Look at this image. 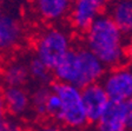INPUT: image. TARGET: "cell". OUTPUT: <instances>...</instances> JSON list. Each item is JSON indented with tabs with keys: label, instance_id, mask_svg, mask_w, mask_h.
<instances>
[{
	"label": "cell",
	"instance_id": "cell-2",
	"mask_svg": "<svg viewBox=\"0 0 132 131\" xmlns=\"http://www.w3.org/2000/svg\"><path fill=\"white\" fill-rule=\"evenodd\" d=\"M52 72L57 82L82 89L102 82L106 67L85 46H73Z\"/></svg>",
	"mask_w": 132,
	"mask_h": 131
},
{
	"label": "cell",
	"instance_id": "cell-18",
	"mask_svg": "<svg viewBox=\"0 0 132 131\" xmlns=\"http://www.w3.org/2000/svg\"><path fill=\"white\" fill-rule=\"evenodd\" d=\"M124 110H125V118H126L127 130L132 131V99L124 103Z\"/></svg>",
	"mask_w": 132,
	"mask_h": 131
},
{
	"label": "cell",
	"instance_id": "cell-7",
	"mask_svg": "<svg viewBox=\"0 0 132 131\" xmlns=\"http://www.w3.org/2000/svg\"><path fill=\"white\" fill-rule=\"evenodd\" d=\"M25 28L18 17L0 7V52H10L22 43Z\"/></svg>",
	"mask_w": 132,
	"mask_h": 131
},
{
	"label": "cell",
	"instance_id": "cell-9",
	"mask_svg": "<svg viewBox=\"0 0 132 131\" xmlns=\"http://www.w3.org/2000/svg\"><path fill=\"white\" fill-rule=\"evenodd\" d=\"M3 101L8 117L20 118L31 111V93L25 86H3Z\"/></svg>",
	"mask_w": 132,
	"mask_h": 131
},
{
	"label": "cell",
	"instance_id": "cell-3",
	"mask_svg": "<svg viewBox=\"0 0 132 131\" xmlns=\"http://www.w3.org/2000/svg\"><path fill=\"white\" fill-rule=\"evenodd\" d=\"M59 98V109L54 120L65 130H82L90 122L82 104L81 89L66 83L51 84Z\"/></svg>",
	"mask_w": 132,
	"mask_h": 131
},
{
	"label": "cell",
	"instance_id": "cell-16",
	"mask_svg": "<svg viewBox=\"0 0 132 131\" xmlns=\"http://www.w3.org/2000/svg\"><path fill=\"white\" fill-rule=\"evenodd\" d=\"M0 131H25L22 125L15 119V118L8 117L6 123L4 124V126L1 128Z\"/></svg>",
	"mask_w": 132,
	"mask_h": 131
},
{
	"label": "cell",
	"instance_id": "cell-14",
	"mask_svg": "<svg viewBox=\"0 0 132 131\" xmlns=\"http://www.w3.org/2000/svg\"><path fill=\"white\" fill-rule=\"evenodd\" d=\"M28 68L30 79L36 82L38 85H50L53 78V72L50 67H47L40 59L32 56L26 60Z\"/></svg>",
	"mask_w": 132,
	"mask_h": 131
},
{
	"label": "cell",
	"instance_id": "cell-8",
	"mask_svg": "<svg viewBox=\"0 0 132 131\" xmlns=\"http://www.w3.org/2000/svg\"><path fill=\"white\" fill-rule=\"evenodd\" d=\"M81 98L88 122L94 123L102 117V115L111 104V99L102 83H94L82 87Z\"/></svg>",
	"mask_w": 132,
	"mask_h": 131
},
{
	"label": "cell",
	"instance_id": "cell-21",
	"mask_svg": "<svg viewBox=\"0 0 132 131\" xmlns=\"http://www.w3.org/2000/svg\"><path fill=\"white\" fill-rule=\"evenodd\" d=\"M3 1H4V0H0V5H1V3H3Z\"/></svg>",
	"mask_w": 132,
	"mask_h": 131
},
{
	"label": "cell",
	"instance_id": "cell-20",
	"mask_svg": "<svg viewBox=\"0 0 132 131\" xmlns=\"http://www.w3.org/2000/svg\"><path fill=\"white\" fill-rule=\"evenodd\" d=\"M125 60L129 61L130 65H132V36L126 39L125 44Z\"/></svg>",
	"mask_w": 132,
	"mask_h": 131
},
{
	"label": "cell",
	"instance_id": "cell-6",
	"mask_svg": "<svg viewBox=\"0 0 132 131\" xmlns=\"http://www.w3.org/2000/svg\"><path fill=\"white\" fill-rule=\"evenodd\" d=\"M110 0H72L69 20L72 28L84 33L92 22L105 14Z\"/></svg>",
	"mask_w": 132,
	"mask_h": 131
},
{
	"label": "cell",
	"instance_id": "cell-1",
	"mask_svg": "<svg viewBox=\"0 0 132 131\" xmlns=\"http://www.w3.org/2000/svg\"><path fill=\"white\" fill-rule=\"evenodd\" d=\"M84 34V46L105 65L112 68L125 60L126 37L107 14L97 18Z\"/></svg>",
	"mask_w": 132,
	"mask_h": 131
},
{
	"label": "cell",
	"instance_id": "cell-19",
	"mask_svg": "<svg viewBox=\"0 0 132 131\" xmlns=\"http://www.w3.org/2000/svg\"><path fill=\"white\" fill-rule=\"evenodd\" d=\"M7 118H8V115L6 112L4 101H3V85H0V130L4 126V124L6 123Z\"/></svg>",
	"mask_w": 132,
	"mask_h": 131
},
{
	"label": "cell",
	"instance_id": "cell-5",
	"mask_svg": "<svg viewBox=\"0 0 132 131\" xmlns=\"http://www.w3.org/2000/svg\"><path fill=\"white\" fill-rule=\"evenodd\" d=\"M111 102H125L132 99V65H118L105 73L102 79Z\"/></svg>",
	"mask_w": 132,
	"mask_h": 131
},
{
	"label": "cell",
	"instance_id": "cell-17",
	"mask_svg": "<svg viewBox=\"0 0 132 131\" xmlns=\"http://www.w3.org/2000/svg\"><path fill=\"white\" fill-rule=\"evenodd\" d=\"M32 131H66V130L58 123H44L36 126Z\"/></svg>",
	"mask_w": 132,
	"mask_h": 131
},
{
	"label": "cell",
	"instance_id": "cell-4",
	"mask_svg": "<svg viewBox=\"0 0 132 131\" xmlns=\"http://www.w3.org/2000/svg\"><path fill=\"white\" fill-rule=\"evenodd\" d=\"M72 47L73 40L71 34L60 26L51 25L37 36L33 46V56L53 71Z\"/></svg>",
	"mask_w": 132,
	"mask_h": 131
},
{
	"label": "cell",
	"instance_id": "cell-15",
	"mask_svg": "<svg viewBox=\"0 0 132 131\" xmlns=\"http://www.w3.org/2000/svg\"><path fill=\"white\" fill-rule=\"evenodd\" d=\"M50 85H38L32 92H30L31 111L38 117H46V99L50 91Z\"/></svg>",
	"mask_w": 132,
	"mask_h": 131
},
{
	"label": "cell",
	"instance_id": "cell-12",
	"mask_svg": "<svg viewBox=\"0 0 132 131\" xmlns=\"http://www.w3.org/2000/svg\"><path fill=\"white\" fill-rule=\"evenodd\" d=\"M107 16L125 37L132 36V0H110Z\"/></svg>",
	"mask_w": 132,
	"mask_h": 131
},
{
	"label": "cell",
	"instance_id": "cell-13",
	"mask_svg": "<svg viewBox=\"0 0 132 131\" xmlns=\"http://www.w3.org/2000/svg\"><path fill=\"white\" fill-rule=\"evenodd\" d=\"M30 80L26 60H12L1 72L3 86H26Z\"/></svg>",
	"mask_w": 132,
	"mask_h": 131
},
{
	"label": "cell",
	"instance_id": "cell-10",
	"mask_svg": "<svg viewBox=\"0 0 132 131\" xmlns=\"http://www.w3.org/2000/svg\"><path fill=\"white\" fill-rule=\"evenodd\" d=\"M34 12L43 21L54 25L69 17L72 0H32Z\"/></svg>",
	"mask_w": 132,
	"mask_h": 131
},
{
	"label": "cell",
	"instance_id": "cell-11",
	"mask_svg": "<svg viewBox=\"0 0 132 131\" xmlns=\"http://www.w3.org/2000/svg\"><path fill=\"white\" fill-rule=\"evenodd\" d=\"M94 124V131H129L124 103L111 102L110 106Z\"/></svg>",
	"mask_w": 132,
	"mask_h": 131
}]
</instances>
